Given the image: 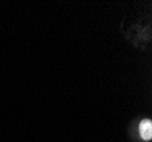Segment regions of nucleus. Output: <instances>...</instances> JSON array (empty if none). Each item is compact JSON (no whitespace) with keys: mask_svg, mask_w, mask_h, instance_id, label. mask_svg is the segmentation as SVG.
<instances>
[{"mask_svg":"<svg viewBox=\"0 0 152 142\" xmlns=\"http://www.w3.org/2000/svg\"><path fill=\"white\" fill-rule=\"evenodd\" d=\"M140 134L143 140H151L152 138V122L149 119H144L140 124Z\"/></svg>","mask_w":152,"mask_h":142,"instance_id":"nucleus-1","label":"nucleus"}]
</instances>
